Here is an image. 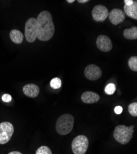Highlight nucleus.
I'll use <instances>...</instances> for the list:
<instances>
[{"label": "nucleus", "mask_w": 137, "mask_h": 154, "mask_svg": "<svg viewBox=\"0 0 137 154\" xmlns=\"http://www.w3.org/2000/svg\"><path fill=\"white\" fill-rule=\"evenodd\" d=\"M40 89L38 86L34 84H27L23 87L24 94L29 97H36L40 94Z\"/></svg>", "instance_id": "obj_11"}, {"label": "nucleus", "mask_w": 137, "mask_h": 154, "mask_svg": "<svg viewBox=\"0 0 137 154\" xmlns=\"http://www.w3.org/2000/svg\"><path fill=\"white\" fill-rule=\"evenodd\" d=\"M124 3H125V5L130 6V5L133 4V0H124Z\"/></svg>", "instance_id": "obj_23"}, {"label": "nucleus", "mask_w": 137, "mask_h": 154, "mask_svg": "<svg viewBox=\"0 0 137 154\" xmlns=\"http://www.w3.org/2000/svg\"><path fill=\"white\" fill-rule=\"evenodd\" d=\"M50 85L53 89H58L61 87V82L60 79L58 78H54L53 79L50 83Z\"/></svg>", "instance_id": "obj_20"}, {"label": "nucleus", "mask_w": 137, "mask_h": 154, "mask_svg": "<svg viewBox=\"0 0 137 154\" xmlns=\"http://www.w3.org/2000/svg\"><path fill=\"white\" fill-rule=\"evenodd\" d=\"M99 100V95L92 91H85L81 95V100L86 104H94Z\"/></svg>", "instance_id": "obj_12"}, {"label": "nucleus", "mask_w": 137, "mask_h": 154, "mask_svg": "<svg viewBox=\"0 0 137 154\" xmlns=\"http://www.w3.org/2000/svg\"><path fill=\"white\" fill-rule=\"evenodd\" d=\"M78 2L80 3H85L89 2V0H78Z\"/></svg>", "instance_id": "obj_24"}, {"label": "nucleus", "mask_w": 137, "mask_h": 154, "mask_svg": "<svg viewBox=\"0 0 137 154\" xmlns=\"http://www.w3.org/2000/svg\"><path fill=\"white\" fill-rule=\"evenodd\" d=\"M36 154H52L51 150L47 146H41L36 152Z\"/></svg>", "instance_id": "obj_19"}, {"label": "nucleus", "mask_w": 137, "mask_h": 154, "mask_svg": "<svg viewBox=\"0 0 137 154\" xmlns=\"http://www.w3.org/2000/svg\"><path fill=\"white\" fill-rule=\"evenodd\" d=\"M89 139L84 135H79L73 140L71 149L74 154H85L89 147Z\"/></svg>", "instance_id": "obj_4"}, {"label": "nucleus", "mask_w": 137, "mask_h": 154, "mask_svg": "<svg viewBox=\"0 0 137 154\" xmlns=\"http://www.w3.org/2000/svg\"><path fill=\"white\" fill-rule=\"evenodd\" d=\"M11 41L16 44H21L23 42L24 36L23 33L18 30H12L9 33Z\"/></svg>", "instance_id": "obj_14"}, {"label": "nucleus", "mask_w": 137, "mask_h": 154, "mask_svg": "<svg viewBox=\"0 0 137 154\" xmlns=\"http://www.w3.org/2000/svg\"><path fill=\"white\" fill-rule=\"evenodd\" d=\"M128 65L129 68L134 71L137 72V57L132 56L131 57L128 61Z\"/></svg>", "instance_id": "obj_16"}, {"label": "nucleus", "mask_w": 137, "mask_h": 154, "mask_svg": "<svg viewBox=\"0 0 137 154\" xmlns=\"http://www.w3.org/2000/svg\"><path fill=\"white\" fill-rule=\"evenodd\" d=\"M25 35L28 42H35L38 36V23L36 19L31 17L27 20L25 27Z\"/></svg>", "instance_id": "obj_5"}, {"label": "nucleus", "mask_w": 137, "mask_h": 154, "mask_svg": "<svg viewBox=\"0 0 137 154\" xmlns=\"http://www.w3.org/2000/svg\"><path fill=\"white\" fill-rule=\"evenodd\" d=\"M96 44L97 48L103 52H109L113 48V43L110 38L104 35L98 36Z\"/></svg>", "instance_id": "obj_9"}, {"label": "nucleus", "mask_w": 137, "mask_h": 154, "mask_svg": "<svg viewBox=\"0 0 137 154\" xmlns=\"http://www.w3.org/2000/svg\"><path fill=\"white\" fill-rule=\"evenodd\" d=\"M108 8L100 5L95 6L92 11V17L96 22H104L108 17Z\"/></svg>", "instance_id": "obj_7"}, {"label": "nucleus", "mask_w": 137, "mask_h": 154, "mask_svg": "<svg viewBox=\"0 0 137 154\" xmlns=\"http://www.w3.org/2000/svg\"><path fill=\"white\" fill-rule=\"evenodd\" d=\"M74 123V119L72 115L70 113L62 115L57 120L56 131L60 135H67L73 130Z\"/></svg>", "instance_id": "obj_3"}, {"label": "nucleus", "mask_w": 137, "mask_h": 154, "mask_svg": "<svg viewBox=\"0 0 137 154\" xmlns=\"http://www.w3.org/2000/svg\"><path fill=\"white\" fill-rule=\"evenodd\" d=\"M123 111V108L121 107V106H116L115 108V112L118 114V115H119L121 113H122Z\"/></svg>", "instance_id": "obj_22"}, {"label": "nucleus", "mask_w": 137, "mask_h": 154, "mask_svg": "<svg viewBox=\"0 0 137 154\" xmlns=\"http://www.w3.org/2000/svg\"><path fill=\"white\" fill-rule=\"evenodd\" d=\"M102 75V69L94 64H90L84 70V75L89 80H97L100 78Z\"/></svg>", "instance_id": "obj_8"}, {"label": "nucleus", "mask_w": 137, "mask_h": 154, "mask_svg": "<svg viewBox=\"0 0 137 154\" xmlns=\"http://www.w3.org/2000/svg\"><path fill=\"white\" fill-rule=\"evenodd\" d=\"M67 2L68 3H72L74 2V0H67Z\"/></svg>", "instance_id": "obj_26"}, {"label": "nucleus", "mask_w": 137, "mask_h": 154, "mask_svg": "<svg viewBox=\"0 0 137 154\" xmlns=\"http://www.w3.org/2000/svg\"><path fill=\"white\" fill-rule=\"evenodd\" d=\"M8 154H22V153L18 151H13V152H11L9 153Z\"/></svg>", "instance_id": "obj_25"}, {"label": "nucleus", "mask_w": 137, "mask_h": 154, "mask_svg": "<svg viewBox=\"0 0 137 154\" xmlns=\"http://www.w3.org/2000/svg\"><path fill=\"white\" fill-rule=\"evenodd\" d=\"M128 110L129 113L133 117L137 116V102H135L131 103L128 107Z\"/></svg>", "instance_id": "obj_18"}, {"label": "nucleus", "mask_w": 137, "mask_h": 154, "mask_svg": "<svg viewBox=\"0 0 137 154\" xmlns=\"http://www.w3.org/2000/svg\"><path fill=\"white\" fill-rule=\"evenodd\" d=\"M134 125L126 126L124 125L117 126L114 130L113 136L115 140L121 144H128L133 137Z\"/></svg>", "instance_id": "obj_2"}, {"label": "nucleus", "mask_w": 137, "mask_h": 154, "mask_svg": "<svg viewBox=\"0 0 137 154\" xmlns=\"http://www.w3.org/2000/svg\"><path fill=\"white\" fill-rule=\"evenodd\" d=\"M108 17L112 23L117 25L124 21L126 19V14L122 10L115 8L109 12Z\"/></svg>", "instance_id": "obj_10"}, {"label": "nucleus", "mask_w": 137, "mask_h": 154, "mask_svg": "<svg viewBox=\"0 0 137 154\" xmlns=\"http://www.w3.org/2000/svg\"><path fill=\"white\" fill-rule=\"evenodd\" d=\"M38 23V36L40 41L47 42L53 37L55 33V25L52 16L50 12L43 11L36 18Z\"/></svg>", "instance_id": "obj_1"}, {"label": "nucleus", "mask_w": 137, "mask_h": 154, "mask_svg": "<svg viewBox=\"0 0 137 154\" xmlns=\"http://www.w3.org/2000/svg\"><path fill=\"white\" fill-rule=\"evenodd\" d=\"M14 131V126L10 122H4L0 123V144L8 143Z\"/></svg>", "instance_id": "obj_6"}, {"label": "nucleus", "mask_w": 137, "mask_h": 154, "mask_svg": "<svg viewBox=\"0 0 137 154\" xmlns=\"http://www.w3.org/2000/svg\"><path fill=\"white\" fill-rule=\"evenodd\" d=\"M124 13L129 17L136 20L137 19V2L134 1L133 4L130 6L124 5Z\"/></svg>", "instance_id": "obj_13"}, {"label": "nucleus", "mask_w": 137, "mask_h": 154, "mask_svg": "<svg viewBox=\"0 0 137 154\" xmlns=\"http://www.w3.org/2000/svg\"><path fill=\"white\" fill-rule=\"evenodd\" d=\"M2 100L3 102H9L12 100V97L10 94H5L2 96Z\"/></svg>", "instance_id": "obj_21"}, {"label": "nucleus", "mask_w": 137, "mask_h": 154, "mask_svg": "<svg viewBox=\"0 0 137 154\" xmlns=\"http://www.w3.org/2000/svg\"><path fill=\"white\" fill-rule=\"evenodd\" d=\"M116 89V86L114 83H109L105 88V92L108 95L113 94Z\"/></svg>", "instance_id": "obj_17"}, {"label": "nucleus", "mask_w": 137, "mask_h": 154, "mask_svg": "<svg viewBox=\"0 0 137 154\" xmlns=\"http://www.w3.org/2000/svg\"><path fill=\"white\" fill-rule=\"evenodd\" d=\"M124 37L127 40H136L137 38V27H132L130 29H126L123 32Z\"/></svg>", "instance_id": "obj_15"}]
</instances>
